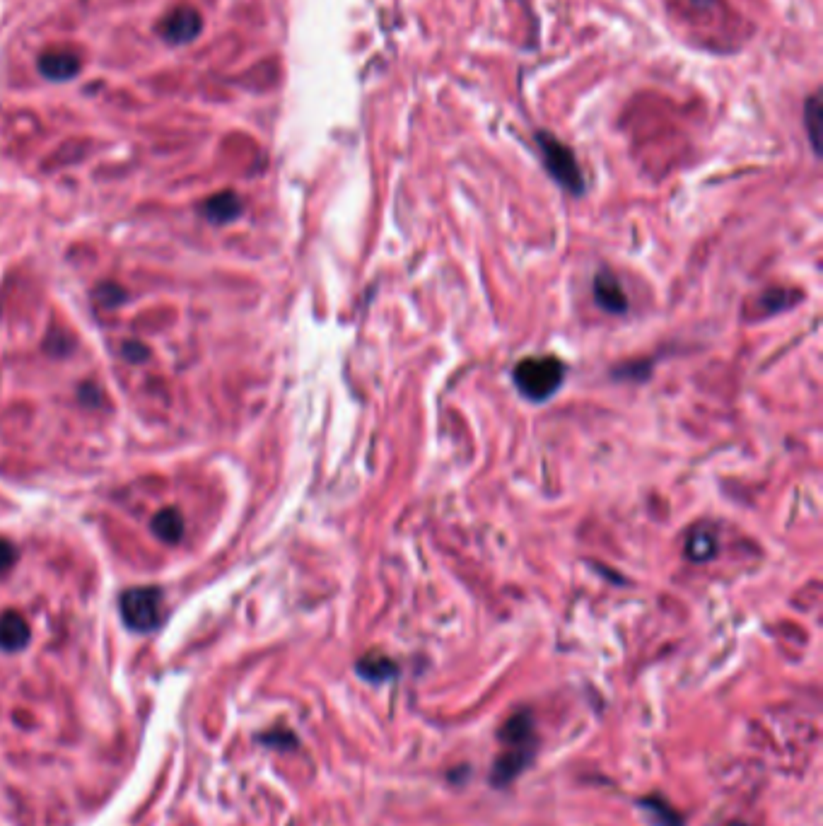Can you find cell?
Masks as SVG:
<instances>
[{
  "mask_svg": "<svg viewBox=\"0 0 823 826\" xmlns=\"http://www.w3.org/2000/svg\"><path fill=\"white\" fill-rule=\"evenodd\" d=\"M594 298H597L601 310L611 314H623L628 310L626 293H623L621 283L616 281L614 273L609 271H599L597 278H594Z\"/></svg>",
  "mask_w": 823,
  "mask_h": 826,
  "instance_id": "8",
  "label": "cell"
},
{
  "mask_svg": "<svg viewBox=\"0 0 823 826\" xmlns=\"http://www.w3.org/2000/svg\"><path fill=\"white\" fill-rule=\"evenodd\" d=\"M203 215L210 220V223H232V220L242 215V199L235 194V191H223V194H215L203 203Z\"/></svg>",
  "mask_w": 823,
  "mask_h": 826,
  "instance_id": "9",
  "label": "cell"
},
{
  "mask_svg": "<svg viewBox=\"0 0 823 826\" xmlns=\"http://www.w3.org/2000/svg\"><path fill=\"white\" fill-rule=\"evenodd\" d=\"M732 826H749V824H741V822H734Z\"/></svg>",
  "mask_w": 823,
  "mask_h": 826,
  "instance_id": "20",
  "label": "cell"
},
{
  "mask_svg": "<svg viewBox=\"0 0 823 826\" xmlns=\"http://www.w3.org/2000/svg\"><path fill=\"white\" fill-rule=\"evenodd\" d=\"M804 124H807V133L811 148L819 155V124H821V95L814 92L807 102H804Z\"/></svg>",
  "mask_w": 823,
  "mask_h": 826,
  "instance_id": "14",
  "label": "cell"
},
{
  "mask_svg": "<svg viewBox=\"0 0 823 826\" xmlns=\"http://www.w3.org/2000/svg\"><path fill=\"white\" fill-rule=\"evenodd\" d=\"M358 674L367 679V682H387V679L396 677V665L387 655L370 653L363 660H358Z\"/></svg>",
  "mask_w": 823,
  "mask_h": 826,
  "instance_id": "12",
  "label": "cell"
},
{
  "mask_svg": "<svg viewBox=\"0 0 823 826\" xmlns=\"http://www.w3.org/2000/svg\"><path fill=\"white\" fill-rule=\"evenodd\" d=\"M148 356H150V351H148V346H143V343H138V341L124 343V358L128 360V363H145Z\"/></svg>",
  "mask_w": 823,
  "mask_h": 826,
  "instance_id": "18",
  "label": "cell"
},
{
  "mask_svg": "<svg viewBox=\"0 0 823 826\" xmlns=\"http://www.w3.org/2000/svg\"><path fill=\"white\" fill-rule=\"evenodd\" d=\"M640 807H645L647 814L657 819L659 826H684V819L674 812V807H669L667 802L657 800V798H645L640 800Z\"/></svg>",
  "mask_w": 823,
  "mask_h": 826,
  "instance_id": "15",
  "label": "cell"
},
{
  "mask_svg": "<svg viewBox=\"0 0 823 826\" xmlns=\"http://www.w3.org/2000/svg\"><path fill=\"white\" fill-rule=\"evenodd\" d=\"M17 561V549L13 542H8V539H0V578L3 575H8L10 570H13Z\"/></svg>",
  "mask_w": 823,
  "mask_h": 826,
  "instance_id": "17",
  "label": "cell"
},
{
  "mask_svg": "<svg viewBox=\"0 0 823 826\" xmlns=\"http://www.w3.org/2000/svg\"><path fill=\"white\" fill-rule=\"evenodd\" d=\"M32 631L25 616L17 612H3L0 614V650L5 653H20L29 645Z\"/></svg>",
  "mask_w": 823,
  "mask_h": 826,
  "instance_id": "7",
  "label": "cell"
},
{
  "mask_svg": "<svg viewBox=\"0 0 823 826\" xmlns=\"http://www.w3.org/2000/svg\"><path fill=\"white\" fill-rule=\"evenodd\" d=\"M715 554H717V539L710 529L698 527L686 537V556L691 558V561H698V563L710 561Z\"/></svg>",
  "mask_w": 823,
  "mask_h": 826,
  "instance_id": "13",
  "label": "cell"
},
{
  "mask_svg": "<svg viewBox=\"0 0 823 826\" xmlns=\"http://www.w3.org/2000/svg\"><path fill=\"white\" fill-rule=\"evenodd\" d=\"M536 145H539L541 160H544L546 172L551 174L553 182H556L560 189L568 191V194H585V177H582L580 162H577L570 145H565L560 138L548 131L536 133Z\"/></svg>",
  "mask_w": 823,
  "mask_h": 826,
  "instance_id": "2",
  "label": "cell"
},
{
  "mask_svg": "<svg viewBox=\"0 0 823 826\" xmlns=\"http://www.w3.org/2000/svg\"><path fill=\"white\" fill-rule=\"evenodd\" d=\"M515 385L529 401H546L565 380V365L556 356H529L515 365Z\"/></svg>",
  "mask_w": 823,
  "mask_h": 826,
  "instance_id": "1",
  "label": "cell"
},
{
  "mask_svg": "<svg viewBox=\"0 0 823 826\" xmlns=\"http://www.w3.org/2000/svg\"><path fill=\"white\" fill-rule=\"evenodd\" d=\"M95 295H97V302L102 307H116V305H121V302H124V298H126L124 290H121L119 285H114V283L99 285Z\"/></svg>",
  "mask_w": 823,
  "mask_h": 826,
  "instance_id": "16",
  "label": "cell"
},
{
  "mask_svg": "<svg viewBox=\"0 0 823 826\" xmlns=\"http://www.w3.org/2000/svg\"><path fill=\"white\" fill-rule=\"evenodd\" d=\"M531 756H534L531 744H515V747H510L495 761L493 769H490V783L498 785V788L510 785L531 764Z\"/></svg>",
  "mask_w": 823,
  "mask_h": 826,
  "instance_id": "5",
  "label": "cell"
},
{
  "mask_svg": "<svg viewBox=\"0 0 823 826\" xmlns=\"http://www.w3.org/2000/svg\"><path fill=\"white\" fill-rule=\"evenodd\" d=\"M264 742L266 744H276V747H280V744H283V747H295V744H297V740L293 735H290L288 730H283V735H266Z\"/></svg>",
  "mask_w": 823,
  "mask_h": 826,
  "instance_id": "19",
  "label": "cell"
},
{
  "mask_svg": "<svg viewBox=\"0 0 823 826\" xmlns=\"http://www.w3.org/2000/svg\"><path fill=\"white\" fill-rule=\"evenodd\" d=\"M80 68H83V61L70 49H49L39 56V73L51 83L73 80L80 73Z\"/></svg>",
  "mask_w": 823,
  "mask_h": 826,
  "instance_id": "6",
  "label": "cell"
},
{
  "mask_svg": "<svg viewBox=\"0 0 823 826\" xmlns=\"http://www.w3.org/2000/svg\"><path fill=\"white\" fill-rule=\"evenodd\" d=\"M500 740L510 744V747H515V744H531V740H534V720H531V713L519 711L512 715L503 725V730H500Z\"/></svg>",
  "mask_w": 823,
  "mask_h": 826,
  "instance_id": "11",
  "label": "cell"
},
{
  "mask_svg": "<svg viewBox=\"0 0 823 826\" xmlns=\"http://www.w3.org/2000/svg\"><path fill=\"white\" fill-rule=\"evenodd\" d=\"M162 599L160 587H131L121 595V619L131 631H155L162 624Z\"/></svg>",
  "mask_w": 823,
  "mask_h": 826,
  "instance_id": "3",
  "label": "cell"
},
{
  "mask_svg": "<svg viewBox=\"0 0 823 826\" xmlns=\"http://www.w3.org/2000/svg\"><path fill=\"white\" fill-rule=\"evenodd\" d=\"M201 29H203V17L198 10L189 8V5L172 10V13H169L160 25V32H162V37H165V42L177 44V46L194 42L198 34H201Z\"/></svg>",
  "mask_w": 823,
  "mask_h": 826,
  "instance_id": "4",
  "label": "cell"
},
{
  "mask_svg": "<svg viewBox=\"0 0 823 826\" xmlns=\"http://www.w3.org/2000/svg\"><path fill=\"white\" fill-rule=\"evenodd\" d=\"M153 532L160 542L179 544L184 537V517L177 508H165L153 517Z\"/></svg>",
  "mask_w": 823,
  "mask_h": 826,
  "instance_id": "10",
  "label": "cell"
}]
</instances>
